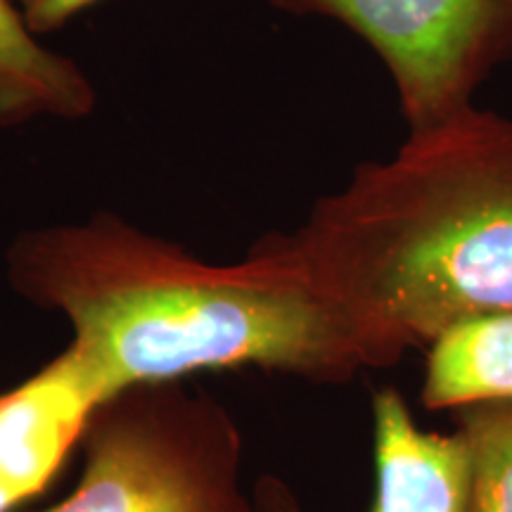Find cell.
Returning a JSON list of instances; mask_svg holds the SVG:
<instances>
[{
    "instance_id": "5b68a950",
    "label": "cell",
    "mask_w": 512,
    "mask_h": 512,
    "mask_svg": "<svg viewBox=\"0 0 512 512\" xmlns=\"http://www.w3.org/2000/svg\"><path fill=\"white\" fill-rule=\"evenodd\" d=\"M375 501L370 512H467L472 456L463 432H425L399 389L373 396ZM254 512H304L278 477L254 484Z\"/></svg>"
},
{
    "instance_id": "277c9868",
    "label": "cell",
    "mask_w": 512,
    "mask_h": 512,
    "mask_svg": "<svg viewBox=\"0 0 512 512\" xmlns=\"http://www.w3.org/2000/svg\"><path fill=\"white\" fill-rule=\"evenodd\" d=\"M339 19L387 64L411 131L470 110L512 57V0H278Z\"/></svg>"
},
{
    "instance_id": "52a82bcc",
    "label": "cell",
    "mask_w": 512,
    "mask_h": 512,
    "mask_svg": "<svg viewBox=\"0 0 512 512\" xmlns=\"http://www.w3.org/2000/svg\"><path fill=\"white\" fill-rule=\"evenodd\" d=\"M95 88L72 57L31 34L15 0H0V128L91 117Z\"/></svg>"
},
{
    "instance_id": "ba28073f",
    "label": "cell",
    "mask_w": 512,
    "mask_h": 512,
    "mask_svg": "<svg viewBox=\"0 0 512 512\" xmlns=\"http://www.w3.org/2000/svg\"><path fill=\"white\" fill-rule=\"evenodd\" d=\"M512 401V311L446 328L427 347L422 403L430 411Z\"/></svg>"
},
{
    "instance_id": "8992f818",
    "label": "cell",
    "mask_w": 512,
    "mask_h": 512,
    "mask_svg": "<svg viewBox=\"0 0 512 512\" xmlns=\"http://www.w3.org/2000/svg\"><path fill=\"white\" fill-rule=\"evenodd\" d=\"M98 403L64 351L0 394V512H15L48 489L69 453L81 446Z\"/></svg>"
},
{
    "instance_id": "30bf717a",
    "label": "cell",
    "mask_w": 512,
    "mask_h": 512,
    "mask_svg": "<svg viewBox=\"0 0 512 512\" xmlns=\"http://www.w3.org/2000/svg\"><path fill=\"white\" fill-rule=\"evenodd\" d=\"M93 3L98 0H15L24 24L38 38L64 27L69 19H74L81 10L91 8Z\"/></svg>"
},
{
    "instance_id": "7a4b0ae2",
    "label": "cell",
    "mask_w": 512,
    "mask_h": 512,
    "mask_svg": "<svg viewBox=\"0 0 512 512\" xmlns=\"http://www.w3.org/2000/svg\"><path fill=\"white\" fill-rule=\"evenodd\" d=\"M283 240L368 368L512 311V121L470 107L411 131Z\"/></svg>"
},
{
    "instance_id": "3957f363",
    "label": "cell",
    "mask_w": 512,
    "mask_h": 512,
    "mask_svg": "<svg viewBox=\"0 0 512 512\" xmlns=\"http://www.w3.org/2000/svg\"><path fill=\"white\" fill-rule=\"evenodd\" d=\"M79 484L38 512H254L228 408L178 382L119 389L93 408Z\"/></svg>"
},
{
    "instance_id": "9c48e42d",
    "label": "cell",
    "mask_w": 512,
    "mask_h": 512,
    "mask_svg": "<svg viewBox=\"0 0 512 512\" xmlns=\"http://www.w3.org/2000/svg\"><path fill=\"white\" fill-rule=\"evenodd\" d=\"M458 430L472 456L467 512H512V401L463 408Z\"/></svg>"
},
{
    "instance_id": "6da1fadb",
    "label": "cell",
    "mask_w": 512,
    "mask_h": 512,
    "mask_svg": "<svg viewBox=\"0 0 512 512\" xmlns=\"http://www.w3.org/2000/svg\"><path fill=\"white\" fill-rule=\"evenodd\" d=\"M8 283L67 316L64 354L98 399L197 370L259 366L311 382L368 368L356 337L271 233L238 264H207L119 216L22 230Z\"/></svg>"
}]
</instances>
